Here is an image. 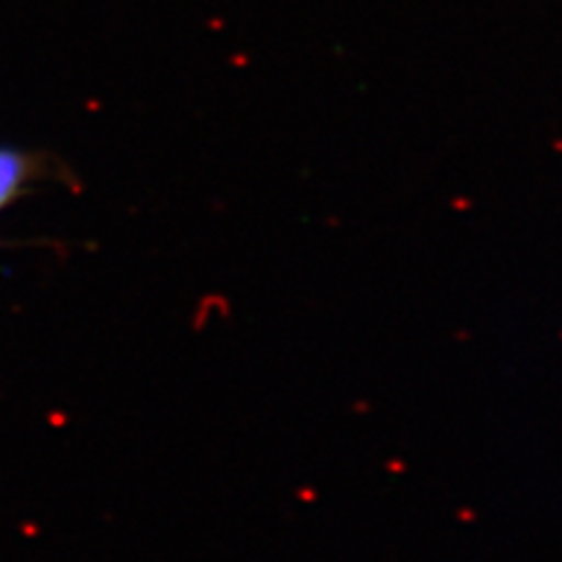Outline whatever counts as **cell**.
<instances>
[{"mask_svg":"<svg viewBox=\"0 0 562 562\" xmlns=\"http://www.w3.org/2000/svg\"><path fill=\"white\" fill-rule=\"evenodd\" d=\"M35 171H38V162L33 155L20 148L0 146V211L22 195Z\"/></svg>","mask_w":562,"mask_h":562,"instance_id":"cell-1","label":"cell"}]
</instances>
